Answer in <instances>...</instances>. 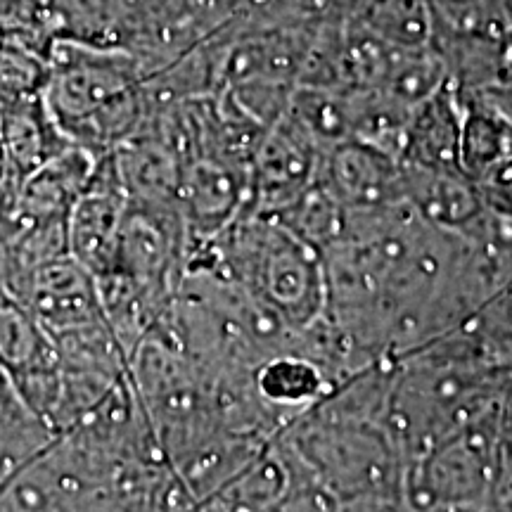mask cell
<instances>
[{"instance_id":"cell-1","label":"cell","mask_w":512,"mask_h":512,"mask_svg":"<svg viewBox=\"0 0 512 512\" xmlns=\"http://www.w3.org/2000/svg\"><path fill=\"white\" fill-rule=\"evenodd\" d=\"M43 62L41 98L72 145L100 157L145 126L152 102L136 60L55 38Z\"/></svg>"},{"instance_id":"cell-2","label":"cell","mask_w":512,"mask_h":512,"mask_svg":"<svg viewBox=\"0 0 512 512\" xmlns=\"http://www.w3.org/2000/svg\"><path fill=\"white\" fill-rule=\"evenodd\" d=\"M512 396L406 467V510H494L498 444Z\"/></svg>"},{"instance_id":"cell-3","label":"cell","mask_w":512,"mask_h":512,"mask_svg":"<svg viewBox=\"0 0 512 512\" xmlns=\"http://www.w3.org/2000/svg\"><path fill=\"white\" fill-rule=\"evenodd\" d=\"M325 147L306 128L283 114L268 128L249 166V211L280 216L316 183Z\"/></svg>"},{"instance_id":"cell-4","label":"cell","mask_w":512,"mask_h":512,"mask_svg":"<svg viewBox=\"0 0 512 512\" xmlns=\"http://www.w3.org/2000/svg\"><path fill=\"white\" fill-rule=\"evenodd\" d=\"M0 368L31 411L41 418L53 411L60 394L55 339L10 292H0Z\"/></svg>"},{"instance_id":"cell-5","label":"cell","mask_w":512,"mask_h":512,"mask_svg":"<svg viewBox=\"0 0 512 512\" xmlns=\"http://www.w3.org/2000/svg\"><path fill=\"white\" fill-rule=\"evenodd\" d=\"M128 207V192L121 181L114 152L100 155L86 188L67 216L69 254L93 275L107 273L117 254L119 228Z\"/></svg>"},{"instance_id":"cell-6","label":"cell","mask_w":512,"mask_h":512,"mask_svg":"<svg viewBox=\"0 0 512 512\" xmlns=\"http://www.w3.org/2000/svg\"><path fill=\"white\" fill-rule=\"evenodd\" d=\"M10 294H15L53 337L105 320L98 280L72 254L57 256L22 275Z\"/></svg>"},{"instance_id":"cell-7","label":"cell","mask_w":512,"mask_h":512,"mask_svg":"<svg viewBox=\"0 0 512 512\" xmlns=\"http://www.w3.org/2000/svg\"><path fill=\"white\" fill-rule=\"evenodd\" d=\"M318 181L344 211L406 202L399 159L361 140L330 147L320 162Z\"/></svg>"},{"instance_id":"cell-8","label":"cell","mask_w":512,"mask_h":512,"mask_svg":"<svg viewBox=\"0 0 512 512\" xmlns=\"http://www.w3.org/2000/svg\"><path fill=\"white\" fill-rule=\"evenodd\" d=\"M69 145L41 91L0 102V152L8 171L19 181Z\"/></svg>"},{"instance_id":"cell-9","label":"cell","mask_w":512,"mask_h":512,"mask_svg":"<svg viewBox=\"0 0 512 512\" xmlns=\"http://www.w3.org/2000/svg\"><path fill=\"white\" fill-rule=\"evenodd\" d=\"M460 119V95L446 81L408 117L399 162L422 169H460Z\"/></svg>"},{"instance_id":"cell-10","label":"cell","mask_w":512,"mask_h":512,"mask_svg":"<svg viewBox=\"0 0 512 512\" xmlns=\"http://www.w3.org/2000/svg\"><path fill=\"white\" fill-rule=\"evenodd\" d=\"M252 382L259 399L283 425L309 411L337 387L328 370L299 351H278L264 358L254 368Z\"/></svg>"},{"instance_id":"cell-11","label":"cell","mask_w":512,"mask_h":512,"mask_svg":"<svg viewBox=\"0 0 512 512\" xmlns=\"http://www.w3.org/2000/svg\"><path fill=\"white\" fill-rule=\"evenodd\" d=\"M401 164V162H399ZM403 200L425 221L460 230L484 209L477 185L463 169H422L401 164Z\"/></svg>"},{"instance_id":"cell-12","label":"cell","mask_w":512,"mask_h":512,"mask_svg":"<svg viewBox=\"0 0 512 512\" xmlns=\"http://www.w3.org/2000/svg\"><path fill=\"white\" fill-rule=\"evenodd\" d=\"M95 162L98 157L88 150L69 145L24 176L17 192L19 221L69 216V209L93 174Z\"/></svg>"},{"instance_id":"cell-13","label":"cell","mask_w":512,"mask_h":512,"mask_svg":"<svg viewBox=\"0 0 512 512\" xmlns=\"http://www.w3.org/2000/svg\"><path fill=\"white\" fill-rule=\"evenodd\" d=\"M287 494H290V470L283 453L271 441L240 472L211 491L197 505V510H285Z\"/></svg>"},{"instance_id":"cell-14","label":"cell","mask_w":512,"mask_h":512,"mask_svg":"<svg viewBox=\"0 0 512 512\" xmlns=\"http://www.w3.org/2000/svg\"><path fill=\"white\" fill-rule=\"evenodd\" d=\"M53 437L55 432L31 411L0 368V484Z\"/></svg>"},{"instance_id":"cell-15","label":"cell","mask_w":512,"mask_h":512,"mask_svg":"<svg viewBox=\"0 0 512 512\" xmlns=\"http://www.w3.org/2000/svg\"><path fill=\"white\" fill-rule=\"evenodd\" d=\"M484 207L512 219V136L503 152L479 174L475 181Z\"/></svg>"},{"instance_id":"cell-16","label":"cell","mask_w":512,"mask_h":512,"mask_svg":"<svg viewBox=\"0 0 512 512\" xmlns=\"http://www.w3.org/2000/svg\"><path fill=\"white\" fill-rule=\"evenodd\" d=\"M505 55H508V67H505L503 79L498 81V83H503V81H512V27L508 29V36H505Z\"/></svg>"}]
</instances>
